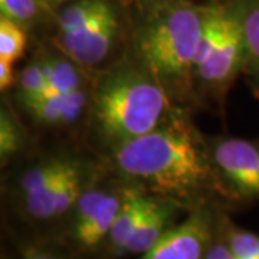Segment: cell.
Instances as JSON below:
<instances>
[{"instance_id": "obj_1", "label": "cell", "mask_w": 259, "mask_h": 259, "mask_svg": "<svg viewBox=\"0 0 259 259\" xmlns=\"http://www.w3.org/2000/svg\"><path fill=\"white\" fill-rule=\"evenodd\" d=\"M114 166L131 186L180 204L196 199L212 177L193 131L180 120L115 147Z\"/></svg>"}, {"instance_id": "obj_2", "label": "cell", "mask_w": 259, "mask_h": 259, "mask_svg": "<svg viewBox=\"0 0 259 259\" xmlns=\"http://www.w3.org/2000/svg\"><path fill=\"white\" fill-rule=\"evenodd\" d=\"M203 20L204 5L163 0L150 5L140 23L136 47L141 65L168 95H180L189 90Z\"/></svg>"}, {"instance_id": "obj_3", "label": "cell", "mask_w": 259, "mask_h": 259, "mask_svg": "<svg viewBox=\"0 0 259 259\" xmlns=\"http://www.w3.org/2000/svg\"><path fill=\"white\" fill-rule=\"evenodd\" d=\"M168 97L143 65H120L102 78L94 93V124L102 139L118 147L164 122Z\"/></svg>"}, {"instance_id": "obj_4", "label": "cell", "mask_w": 259, "mask_h": 259, "mask_svg": "<svg viewBox=\"0 0 259 259\" xmlns=\"http://www.w3.org/2000/svg\"><path fill=\"white\" fill-rule=\"evenodd\" d=\"M246 49L242 29L241 3L233 0L228 3L226 22L222 36L213 51L212 56L204 62L194 76L210 91L223 93L236 75L245 69Z\"/></svg>"}, {"instance_id": "obj_5", "label": "cell", "mask_w": 259, "mask_h": 259, "mask_svg": "<svg viewBox=\"0 0 259 259\" xmlns=\"http://www.w3.org/2000/svg\"><path fill=\"white\" fill-rule=\"evenodd\" d=\"M122 196L124 189L107 192L100 187H85L72 209V239L78 248L91 250L107 241L122 203Z\"/></svg>"}, {"instance_id": "obj_6", "label": "cell", "mask_w": 259, "mask_h": 259, "mask_svg": "<svg viewBox=\"0 0 259 259\" xmlns=\"http://www.w3.org/2000/svg\"><path fill=\"white\" fill-rule=\"evenodd\" d=\"M212 243V213L197 207L183 222L168 228L141 259H203Z\"/></svg>"}, {"instance_id": "obj_7", "label": "cell", "mask_w": 259, "mask_h": 259, "mask_svg": "<svg viewBox=\"0 0 259 259\" xmlns=\"http://www.w3.org/2000/svg\"><path fill=\"white\" fill-rule=\"evenodd\" d=\"M120 32V20L115 8L74 33H58L55 48L79 66H94L105 59Z\"/></svg>"}, {"instance_id": "obj_8", "label": "cell", "mask_w": 259, "mask_h": 259, "mask_svg": "<svg viewBox=\"0 0 259 259\" xmlns=\"http://www.w3.org/2000/svg\"><path fill=\"white\" fill-rule=\"evenodd\" d=\"M216 170L245 197H259V147L248 140H221L213 150Z\"/></svg>"}, {"instance_id": "obj_9", "label": "cell", "mask_w": 259, "mask_h": 259, "mask_svg": "<svg viewBox=\"0 0 259 259\" xmlns=\"http://www.w3.org/2000/svg\"><path fill=\"white\" fill-rule=\"evenodd\" d=\"M179 206L180 203L175 200L150 194L147 207L125 249V255H144L151 249L171 228L170 225Z\"/></svg>"}, {"instance_id": "obj_10", "label": "cell", "mask_w": 259, "mask_h": 259, "mask_svg": "<svg viewBox=\"0 0 259 259\" xmlns=\"http://www.w3.org/2000/svg\"><path fill=\"white\" fill-rule=\"evenodd\" d=\"M150 194L140 190L139 187L128 186L124 189L122 203L112 228L107 238V249L112 256H124L125 249L134 232L139 226L140 219L147 207Z\"/></svg>"}, {"instance_id": "obj_11", "label": "cell", "mask_w": 259, "mask_h": 259, "mask_svg": "<svg viewBox=\"0 0 259 259\" xmlns=\"http://www.w3.org/2000/svg\"><path fill=\"white\" fill-rule=\"evenodd\" d=\"M114 8L111 0H74L56 16L58 33H74Z\"/></svg>"}, {"instance_id": "obj_12", "label": "cell", "mask_w": 259, "mask_h": 259, "mask_svg": "<svg viewBox=\"0 0 259 259\" xmlns=\"http://www.w3.org/2000/svg\"><path fill=\"white\" fill-rule=\"evenodd\" d=\"M243 37H245V69L259 88V0H239Z\"/></svg>"}, {"instance_id": "obj_13", "label": "cell", "mask_w": 259, "mask_h": 259, "mask_svg": "<svg viewBox=\"0 0 259 259\" xmlns=\"http://www.w3.org/2000/svg\"><path fill=\"white\" fill-rule=\"evenodd\" d=\"M49 83V94H68L82 88V75L74 61L66 56H48L42 59Z\"/></svg>"}, {"instance_id": "obj_14", "label": "cell", "mask_w": 259, "mask_h": 259, "mask_svg": "<svg viewBox=\"0 0 259 259\" xmlns=\"http://www.w3.org/2000/svg\"><path fill=\"white\" fill-rule=\"evenodd\" d=\"M20 101L29 107L49 94V83L42 61L28 65L18 78Z\"/></svg>"}, {"instance_id": "obj_15", "label": "cell", "mask_w": 259, "mask_h": 259, "mask_svg": "<svg viewBox=\"0 0 259 259\" xmlns=\"http://www.w3.org/2000/svg\"><path fill=\"white\" fill-rule=\"evenodd\" d=\"M26 30L19 23L0 18V61L15 64L26 49Z\"/></svg>"}, {"instance_id": "obj_16", "label": "cell", "mask_w": 259, "mask_h": 259, "mask_svg": "<svg viewBox=\"0 0 259 259\" xmlns=\"http://www.w3.org/2000/svg\"><path fill=\"white\" fill-rule=\"evenodd\" d=\"M48 5V0H0V13L26 29L42 18Z\"/></svg>"}, {"instance_id": "obj_17", "label": "cell", "mask_w": 259, "mask_h": 259, "mask_svg": "<svg viewBox=\"0 0 259 259\" xmlns=\"http://www.w3.org/2000/svg\"><path fill=\"white\" fill-rule=\"evenodd\" d=\"M68 161L69 160H64V158H52L28 170L22 176L20 183H19V192L22 194V197L33 193L39 189H42L44 186H47L48 183H51L64 170Z\"/></svg>"}, {"instance_id": "obj_18", "label": "cell", "mask_w": 259, "mask_h": 259, "mask_svg": "<svg viewBox=\"0 0 259 259\" xmlns=\"http://www.w3.org/2000/svg\"><path fill=\"white\" fill-rule=\"evenodd\" d=\"M226 243L235 259H259V235L242 229H231Z\"/></svg>"}, {"instance_id": "obj_19", "label": "cell", "mask_w": 259, "mask_h": 259, "mask_svg": "<svg viewBox=\"0 0 259 259\" xmlns=\"http://www.w3.org/2000/svg\"><path fill=\"white\" fill-rule=\"evenodd\" d=\"M22 144L20 131L18 128V124L12 120L8 112L2 110L0 115V154L2 158H9L13 156Z\"/></svg>"}, {"instance_id": "obj_20", "label": "cell", "mask_w": 259, "mask_h": 259, "mask_svg": "<svg viewBox=\"0 0 259 259\" xmlns=\"http://www.w3.org/2000/svg\"><path fill=\"white\" fill-rule=\"evenodd\" d=\"M20 259H71L55 248L39 242H26L22 245Z\"/></svg>"}, {"instance_id": "obj_21", "label": "cell", "mask_w": 259, "mask_h": 259, "mask_svg": "<svg viewBox=\"0 0 259 259\" xmlns=\"http://www.w3.org/2000/svg\"><path fill=\"white\" fill-rule=\"evenodd\" d=\"M203 259H235V256L226 242H216L210 245Z\"/></svg>"}, {"instance_id": "obj_22", "label": "cell", "mask_w": 259, "mask_h": 259, "mask_svg": "<svg viewBox=\"0 0 259 259\" xmlns=\"http://www.w3.org/2000/svg\"><path fill=\"white\" fill-rule=\"evenodd\" d=\"M16 82V74L13 71V66L10 62L0 61V88L2 91L10 88Z\"/></svg>"}, {"instance_id": "obj_23", "label": "cell", "mask_w": 259, "mask_h": 259, "mask_svg": "<svg viewBox=\"0 0 259 259\" xmlns=\"http://www.w3.org/2000/svg\"><path fill=\"white\" fill-rule=\"evenodd\" d=\"M49 3H54V5H59V3H65V2H68V0H48Z\"/></svg>"}, {"instance_id": "obj_24", "label": "cell", "mask_w": 259, "mask_h": 259, "mask_svg": "<svg viewBox=\"0 0 259 259\" xmlns=\"http://www.w3.org/2000/svg\"><path fill=\"white\" fill-rule=\"evenodd\" d=\"M144 2H147L150 5H153V3H157V2H163V0H144Z\"/></svg>"}]
</instances>
